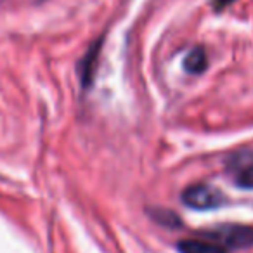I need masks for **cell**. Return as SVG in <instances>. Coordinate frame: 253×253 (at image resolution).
<instances>
[{"mask_svg": "<svg viewBox=\"0 0 253 253\" xmlns=\"http://www.w3.org/2000/svg\"><path fill=\"white\" fill-rule=\"evenodd\" d=\"M236 0H211V4H213L215 11H222V9L229 7L231 4H234Z\"/></svg>", "mask_w": 253, "mask_h": 253, "instance_id": "obj_7", "label": "cell"}, {"mask_svg": "<svg viewBox=\"0 0 253 253\" xmlns=\"http://www.w3.org/2000/svg\"><path fill=\"white\" fill-rule=\"evenodd\" d=\"M208 66V59H207V52H205L203 47H194L187 52V56L184 57V70L191 75H200L207 70Z\"/></svg>", "mask_w": 253, "mask_h": 253, "instance_id": "obj_6", "label": "cell"}, {"mask_svg": "<svg viewBox=\"0 0 253 253\" xmlns=\"http://www.w3.org/2000/svg\"><path fill=\"white\" fill-rule=\"evenodd\" d=\"M177 248H179L180 253H227L229 252L220 243L213 241V239L207 238V236H203L200 239H182Z\"/></svg>", "mask_w": 253, "mask_h": 253, "instance_id": "obj_5", "label": "cell"}, {"mask_svg": "<svg viewBox=\"0 0 253 253\" xmlns=\"http://www.w3.org/2000/svg\"><path fill=\"white\" fill-rule=\"evenodd\" d=\"M227 170L241 189H253V153L239 151L227 160Z\"/></svg>", "mask_w": 253, "mask_h": 253, "instance_id": "obj_3", "label": "cell"}, {"mask_svg": "<svg viewBox=\"0 0 253 253\" xmlns=\"http://www.w3.org/2000/svg\"><path fill=\"white\" fill-rule=\"evenodd\" d=\"M102 47V39H97L90 45V49L87 50V54L84 56L80 63V77H82V85L85 88H88L92 85V80L95 77V71H97V59L99 54H101Z\"/></svg>", "mask_w": 253, "mask_h": 253, "instance_id": "obj_4", "label": "cell"}, {"mask_svg": "<svg viewBox=\"0 0 253 253\" xmlns=\"http://www.w3.org/2000/svg\"><path fill=\"white\" fill-rule=\"evenodd\" d=\"M182 203L193 210H215L225 203V196L208 184H194L184 189Z\"/></svg>", "mask_w": 253, "mask_h": 253, "instance_id": "obj_2", "label": "cell"}, {"mask_svg": "<svg viewBox=\"0 0 253 253\" xmlns=\"http://www.w3.org/2000/svg\"><path fill=\"white\" fill-rule=\"evenodd\" d=\"M203 236L220 243L227 250H246L253 246V227L239 224H225L203 232Z\"/></svg>", "mask_w": 253, "mask_h": 253, "instance_id": "obj_1", "label": "cell"}]
</instances>
